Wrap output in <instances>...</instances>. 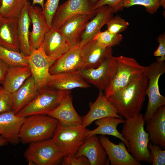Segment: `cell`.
<instances>
[{
    "label": "cell",
    "instance_id": "f35d334b",
    "mask_svg": "<svg viewBox=\"0 0 165 165\" xmlns=\"http://www.w3.org/2000/svg\"><path fill=\"white\" fill-rule=\"evenodd\" d=\"M159 45L156 50L153 53L155 57H160L156 59L164 62L165 60V34L163 33L160 35L158 38Z\"/></svg>",
    "mask_w": 165,
    "mask_h": 165
},
{
    "label": "cell",
    "instance_id": "d590c367",
    "mask_svg": "<svg viewBox=\"0 0 165 165\" xmlns=\"http://www.w3.org/2000/svg\"><path fill=\"white\" fill-rule=\"evenodd\" d=\"M60 0H46L42 9L49 28L52 27L53 17L59 6Z\"/></svg>",
    "mask_w": 165,
    "mask_h": 165
},
{
    "label": "cell",
    "instance_id": "5b68a950",
    "mask_svg": "<svg viewBox=\"0 0 165 165\" xmlns=\"http://www.w3.org/2000/svg\"><path fill=\"white\" fill-rule=\"evenodd\" d=\"M88 130L82 124L67 126L62 125L58 121L52 138L63 157L74 156L86 139V133Z\"/></svg>",
    "mask_w": 165,
    "mask_h": 165
},
{
    "label": "cell",
    "instance_id": "44dd1931",
    "mask_svg": "<svg viewBox=\"0 0 165 165\" xmlns=\"http://www.w3.org/2000/svg\"><path fill=\"white\" fill-rule=\"evenodd\" d=\"M145 123L150 142L165 149V106L160 107Z\"/></svg>",
    "mask_w": 165,
    "mask_h": 165
},
{
    "label": "cell",
    "instance_id": "ba28073f",
    "mask_svg": "<svg viewBox=\"0 0 165 165\" xmlns=\"http://www.w3.org/2000/svg\"><path fill=\"white\" fill-rule=\"evenodd\" d=\"M24 156L29 163L36 165H54L63 157L52 138L30 143Z\"/></svg>",
    "mask_w": 165,
    "mask_h": 165
},
{
    "label": "cell",
    "instance_id": "52a82bcc",
    "mask_svg": "<svg viewBox=\"0 0 165 165\" xmlns=\"http://www.w3.org/2000/svg\"><path fill=\"white\" fill-rule=\"evenodd\" d=\"M165 72L164 61L156 59L147 66L146 73L148 83L146 94L148 97V101L146 112L143 116L145 122L152 118L160 107L165 105V97L160 94L158 84L160 77Z\"/></svg>",
    "mask_w": 165,
    "mask_h": 165
},
{
    "label": "cell",
    "instance_id": "c3c4849f",
    "mask_svg": "<svg viewBox=\"0 0 165 165\" xmlns=\"http://www.w3.org/2000/svg\"><path fill=\"white\" fill-rule=\"evenodd\" d=\"M2 87V86H1L0 85V90Z\"/></svg>",
    "mask_w": 165,
    "mask_h": 165
},
{
    "label": "cell",
    "instance_id": "277c9868",
    "mask_svg": "<svg viewBox=\"0 0 165 165\" xmlns=\"http://www.w3.org/2000/svg\"><path fill=\"white\" fill-rule=\"evenodd\" d=\"M117 67L108 86L104 90L107 98L132 82L143 73L146 72L147 66L140 65L134 58L120 56L116 57Z\"/></svg>",
    "mask_w": 165,
    "mask_h": 165
},
{
    "label": "cell",
    "instance_id": "b9f144b4",
    "mask_svg": "<svg viewBox=\"0 0 165 165\" xmlns=\"http://www.w3.org/2000/svg\"><path fill=\"white\" fill-rule=\"evenodd\" d=\"M33 5H35L36 4H38L40 5L41 8L43 9L44 4L45 0H32Z\"/></svg>",
    "mask_w": 165,
    "mask_h": 165
},
{
    "label": "cell",
    "instance_id": "1f68e13d",
    "mask_svg": "<svg viewBox=\"0 0 165 165\" xmlns=\"http://www.w3.org/2000/svg\"><path fill=\"white\" fill-rule=\"evenodd\" d=\"M123 37L120 34L112 33L107 30L99 31L93 39L95 40L101 47L105 48L119 45L122 41Z\"/></svg>",
    "mask_w": 165,
    "mask_h": 165
},
{
    "label": "cell",
    "instance_id": "4fadbf2b",
    "mask_svg": "<svg viewBox=\"0 0 165 165\" xmlns=\"http://www.w3.org/2000/svg\"><path fill=\"white\" fill-rule=\"evenodd\" d=\"M84 63L81 48L79 46L71 48L55 60L49 69L50 75L79 71L84 68Z\"/></svg>",
    "mask_w": 165,
    "mask_h": 165
},
{
    "label": "cell",
    "instance_id": "4316f807",
    "mask_svg": "<svg viewBox=\"0 0 165 165\" xmlns=\"http://www.w3.org/2000/svg\"><path fill=\"white\" fill-rule=\"evenodd\" d=\"M125 119L113 117H107L95 121V124L97 127L92 130H88L86 133V139L94 135L99 134L111 135L123 141L125 144L129 152V144L117 129V126L123 123Z\"/></svg>",
    "mask_w": 165,
    "mask_h": 165
},
{
    "label": "cell",
    "instance_id": "7402d4cb",
    "mask_svg": "<svg viewBox=\"0 0 165 165\" xmlns=\"http://www.w3.org/2000/svg\"><path fill=\"white\" fill-rule=\"evenodd\" d=\"M40 89L31 75L12 94V111L16 114L37 96Z\"/></svg>",
    "mask_w": 165,
    "mask_h": 165
},
{
    "label": "cell",
    "instance_id": "5bb4252c",
    "mask_svg": "<svg viewBox=\"0 0 165 165\" xmlns=\"http://www.w3.org/2000/svg\"><path fill=\"white\" fill-rule=\"evenodd\" d=\"M90 86L79 70L50 75L46 84V87L58 90H70Z\"/></svg>",
    "mask_w": 165,
    "mask_h": 165
},
{
    "label": "cell",
    "instance_id": "836d02e7",
    "mask_svg": "<svg viewBox=\"0 0 165 165\" xmlns=\"http://www.w3.org/2000/svg\"><path fill=\"white\" fill-rule=\"evenodd\" d=\"M106 24L107 30L110 32L114 34H119L126 29L129 23L120 16L116 15L113 16Z\"/></svg>",
    "mask_w": 165,
    "mask_h": 165
},
{
    "label": "cell",
    "instance_id": "30bf717a",
    "mask_svg": "<svg viewBox=\"0 0 165 165\" xmlns=\"http://www.w3.org/2000/svg\"><path fill=\"white\" fill-rule=\"evenodd\" d=\"M26 59L32 75L40 89L46 87V82L50 75V68L56 59L46 54L42 44L30 54L26 56Z\"/></svg>",
    "mask_w": 165,
    "mask_h": 165
},
{
    "label": "cell",
    "instance_id": "83f0119b",
    "mask_svg": "<svg viewBox=\"0 0 165 165\" xmlns=\"http://www.w3.org/2000/svg\"><path fill=\"white\" fill-rule=\"evenodd\" d=\"M31 3L28 1L25 4L18 18V32L20 52L27 56L32 51L29 41V27L31 23L28 14Z\"/></svg>",
    "mask_w": 165,
    "mask_h": 165
},
{
    "label": "cell",
    "instance_id": "d6986e66",
    "mask_svg": "<svg viewBox=\"0 0 165 165\" xmlns=\"http://www.w3.org/2000/svg\"><path fill=\"white\" fill-rule=\"evenodd\" d=\"M107 117L123 118L117 113L104 93L100 91L95 101L90 104L89 112L82 119V124L86 127L94 121Z\"/></svg>",
    "mask_w": 165,
    "mask_h": 165
},
{
    "label": "cell",
    "instance_id": "e0dca14e",
    "mask_svg": "<svg viewBox=\"0 0 165 165\" xmlns=\"http://www.w3.org/2000/svg\"><path fill=\"white\" fill-rule=\"evenodd\" d=\"M96 9L95 17L87 23L80 37L78 46L80 48L93 40L101 28L113 16V9L107 5Z\"/></svg>",
    "mask_w": 165,
    "mask_h": 165
},
{
    "label": "cell",
    "instance_id": "9c48e42d",
    "mask_svg": "<svg viewBox=\"0 0 165 165\" xmlns=\"http://www.w3.org/2000/svg\"><path fill=\"white\" fill-rule=\"evenodd\" d=\"M116 67L115 57L112 55L105 59L96 68H82L79 71L87 82L102 91L110 84Z\"/></svg>",
    "mask_w": 165,
    "mask_h": 165
},
{
    "label": "cell",
    "instance_id": "6da1fadb",
    "mask_svg": "<svg viewBox=\"0 0 165 165\" xmlns=\"http://www.w3.org/2000/svg\"><path fill=\"white\" fill-rule=\"evenodd\" d=\"M148 83L146 72L142 73L125 88L107 98L119 115L126 119L141 113Z\"/></svg>",
    "mask_w": 165,
    "mask_h": 165
},
{
    "label": "cell",
    "instance_id": "7a4b0ae2",
    "mask_svg": "<svg viewBox=\"0 0 165 165\" xmlns=\"http://www.w3.org/2000/svg\"><path fill=\"white\" fill-rule=\"evenodd\" d=\"M140 113L126 119L123 123L122 134L129 144V152L139 162L151 163L152 157L148 147V134L144 129L145 122Z\"/></svg>",
    "mask_w": 165,
    "mask_h": 165
},
{
    "label": "cell",
    "instance_id": "8d00e7d4",
    "mask_svg": "<svg viewBox=\"0 0 165 165\" xmlns=\"http://www.w3.org/2000/svg\"><path fill=\"white\" fill-rule=\"evenodd\" d=\"M12 94L2 87L0 90V114L12 111Z\"/></svg>",
    "mask_w": 165,
    "mask_h": 165
},
{
    "label": "cell",
    "instance_id": "d6a6232c",
    "mask_svg": "<svg viewBox=\"0 0 165 165\" xmlns=\"http://www.w3.org/2000/svg\"><path fill=\"white\" fill-rule=\"evenodd\" d=\"M136 5L145 7L146 11L150 14L155 13L160 7L159 0H123L119 6L118 12L124 8Z\"/></svg>",
    "mask_w": 165,
    "mask_h": 165
},
{
    "label": "cell",
    "instance_id": "60d3db41",
    "mask_svg": "<svg viewBox=\"0 0 165 165\" xmlns=\"http://www.w3.org/2000/svg\"><path fill=\"white\" fill-rule=\"evenodd\" d=\"M9 66L0 58V84H2Z\"/></svg>",
    "mask_w": 165,
    "mask_h": 165
},
{
    "label": "cell",
    "instance_id": "2e32d148",
    "mask_svg": "<svg viewBox=\"0 0 165 165\" xmlns=\"http://www.w3.org/2000/svg\"><path fill=\"white\" fill-rule=\"evenodd\" d=\"M28 14L32 25L31 31L29 32V41L32 51L41 46L45 35L49 28L41 8L30 4Z\"/></svg>",
    "mask_w": 165,
    "mask_h": 165
},
{
    "label": "cell",
    "instance_id": "f6af8a7d",
    "mask_svg": "<svg viewBox=\"0 0 165 165\" xmlns=\"http://www.w3.org/2000/svg\"><path fill=\"white\" fill-rule=\"evenodd\" d=\"M90 3L93 5H94L99 0H89Z\"/></svg>",
    "mask_w": 165,
    "mask_h": 165
},
{
    "label": "cell",
    "instance_id": "d4e9b609",
    "mask_svg": "<svg viewBox=\"0 0 165 165\" xmlns=\"http://www.w3.org/2000/svg\"><path fill=\"white\" fill-rule=\"evenodd\" d=\"M61 124L67 126L81 124L82 120L74 108L70 93L66 94L59 105L48 115Z\"/></svg>",
    "mask_w": 165,
    "mask_h": 165
},
{
    "label": "cell",
    "instance_id": "f546056e",
    "mask_svg": "<svg viewBox=\"0 0 165 165\" xmlns=\"http://www.w3.org/2000/svg\"><path fill=\"white\" fill-rule=\"evenodd\" d=\"M28 0H1L0 14L3 18H18Z\"/></svg>",
    "mask_w": 165,
    "mask_h": 165
},
{
    "label": "cell",
    "instance_id": "e575fe53",
    "mask_svg": "<svg viewBox=\"0 0 165 165\" xmlns=\"http://www.w3.org/2000/svg\"><path fill=\"white\" fill-rule=\"evenodd\" d=\"M148 147L152 157V165H165V150L159 145L149 142Z\"/></svg>",
    "mask_w": 165,
    "mask_h": 165
},
{
    "label": "cell",
    "instance_id": "bcb514c9",
    "mask_svg": "<svg viewBox=\"0 0 165 165\" xmlns=\"http://www.w3.org/2000/svg\"><path fill=\"white\" fill-rule=\"evenodd\" d=\"M3 18L2 16L0 14V20H2Z\"/></svg>",
    "mask_w": 165,
    "mask_h": 165
},
{
    "label": "cell",
    "instance_id": "7bdbcfd3",
    "mask_svg": "<svg viewBox=\"0 0 165 165\" xmlns=\"http://www.w3.org/2000/svg\"><path fill=\"white\" fill-rule=\"evenodd\" d=\"M8 143L7 140L0 136V146L5 145Z\"/></svg>",
    "mask_w": 165,
    "mask_h": 165
},
{
    "label": "cell",
    "instance_id": "74e56055",
    "mask_svg": "<svg viewBox=\"0 0 165 165\" xmlns=\"http://www.w3.org/2000/svg\"><path fill=\"white\" fill-rule=\"evenodd\" d=\"M62 159L63 165H90L88 160L84 156L77 158L67 156L63 157Z\"/></svg>",
    "mask_w": 165,
    "mask_h": 165
},
{
    "label": "cell",
    "instance_id": "ab89813d",
    "mask_svg": "<svg viewBox=\"0 0 165 165\" xmlns=\"http://www.w3.org/2000/svg\"><path fill=\"white\" fill-rule=\"evenodd\" d=\"M123 0H99L93 5V8L96 9L101 6L107 5L113 9L114 13L118 12L119 6Z\"/></svg>",
    "mask_w": 165,
    "mask_h": 165
},
{
    "label": "cell",
    "instance_id": "9a60e30c",
    "mask_svg": "<svg viewBox=\"0 0 165 165\" xmlns=\"http://www.w3.org/2000/svg\"><path fill=\"white\" fill-rule=\"evenodd\" d=\"M99 138L111 165H141L129 153L123 141L116 144L105 135H100Z\"/></svg>",
    "mask_w": 165,
    "mask_h": 165
},
{
    "label": "cell",
    "instance_id": "7c38bea8",
    "mask_svg": "<svg viewBox=\"0 0 165 165\" xmlns=\"http://www.w3.org/2000/svg\"><path fill=\"white\" fill-rule=\"evenodd\" d=\"M86 157L90 165H108L109 160L107 154L96 135L86 139L74 156Z\"/></svg>",
    "mask_w": 165,
    "mask_h": 165
},
{
    "label": "cell",
    "instance_id": "ac0fdd59",
    "mask_svg": "<svg viewBox=\"0 0 165 165\" xmlns=\"http://www.w3.org/2000/svg\"><path fill=\"white\" fill-rule=\"evenodd\" d=\"M42 44L46 54L55 59L71 48L70 44L59 29L52 26L46 32Z\"/></svg>",
    "mask_w": 165,
    "mask_h": 165
},
{
    "label": "cell",
    "instance_id": "ffe728a7",
    "mask_svg": "<svg viewBox=\"0 0 165 165\" xmlns=\"http://www.w3.org/2000/svg\"><path fill=\"white\" fill-rule=\"evenodd\" d=\"M95 15L83 14L74 16L67 20L60 28V31L71 48L78 46L80 37L87 24Z\"/></svg>",
    "mask_w": 165,
    "mask_h": 165
},
{
    "label": "cell",
    "instance_id": "8992f818",
    "mask_svg": "<svg viewBox=\"0 0 165 165\" xmlns=\"http://www.w3.org/2000/svg\"><path fill=\"white\" fill-rule=\"evenodd\" d=\"M70 92V90H58L44 87L40 90L35 97L16 115L24 117L34 115H48Z\"/></svg>",
    "mask_w": 165,
    "mask_h": 165
},
{
    "label": "cell",
    "instance_id": "484cf974",
    "mask_svg": "<svg viewBox=\"0 0 165 165\" xmlns=\"http://www.w3.org/2000/svg\"><path fill=\"white\" fill-rule=\"evenodd\" d=\"M18 18H3L0 20V46L20 52Z\"/></svg>",
    "mask_w": 165,
    "mask_h": 165
},
{
    "label": "cell",
    "instance_id": "7dc6e473",
    "mask_svg": "<svg viewBox=\"0 0 165 165\" xmlns=\"http://www.w3.org/2000/svg\"><path fill=\"white\" fill-rule=\"evenodd\" d=\"M1 5V0H0V7Z\"/></svg>",
    "mask_w": 165,
    "mask_h": 165
},
{
    "label": "cell",
    "instance_id": "ee69618b",
    "mask_svg": "<svg viewBox=\"0 0 165 165\" xmlns=\"http://www.w3.org/2000/svg\"><path fill=\"white\" fill-rule=\"evenodd\" d=\"M160 6H161L163 8H165V0H159Z\"/></svg>",
    "mask_w": 165,
    "mask_h": 165
},
{
    "label": "cell",
    "instance_id": "cb8c5ba5",
    "mask_svg": "<svg viewBox=\"0 0 165 165\" xmlns=\"http://www.w3.org/2000/svg\"><path fill=\"white\" fill-rule=\"evenodd\" d=\"M81 48L84 63L83 68H96L105 59L112 55L111 47L103 48L98 44L94 39Z\"/></svg>",
    "mask_w": 165,
    "mask_h": 165
},
{
    "label": "cell",
    "instance_id": "4dcf8cb0",
    "mask_svg": "<svg viewBox=\"0 0 165 165\" xmlns=\"http://www.w3.org/2000/svg\"><path fill=\"white\" fill-rule=\"evenodd\" d=\"M0 58L10 66H28L26 56L20 52L0 46Z\"/></svg>",
    "mask_w": 165,
    "mask_h": 165
},
{
    "label": "cell",
    "instance_id": "3957f363",
    "mask_svg": "<svg viewBox=\"0 0 165 165\" xmlns=\"http://www.w3.org/2000/svg\"><path fill=\"white\" fill-rule=\"evenodd\" d=\"M58 121L49 116L34 115L25 117L18 135L24 144L40 141L52 138Z\"/></svg>",
    "mask_w": 165,
    "mask_h": 165
},
{
    "label": "cell",
    "instance_id": "f1b7e54d",
    "mask_svg": "<svg viewBox=\"0 0 165 165\" xmlns=\"http://www.w3.org/2000/svg\"><path fill=\"white\" fill-rule=\"evenodd\" d=\"M32 75L28 66H9L2 84L3 88L13 93Z\"/></svg>",
    "mask_w": 165,
    "mask_h": 165
},
{
    "label": "cell",
    "instance_id": "603a6c76",
    "mask_svg": "<svg viewBox=\"0 0 165 165\" xmlns=\"http://www.w3.org/2000/svg\"><path fill=\"white\" fill-rule=\"evenodd\" d=\"M25 117L18 116L13 111L0 114V136L9 142L16 144L20 141L18 135Z\"/></svg>",
    "mask_w": 165,
    "mask_h": 165
},
{
    "label": "cell",
    "instance_id": "8fae6325",
    "mask_svg": "<svg viewBox=\"0 0 165 165\" xmlns=\"http://www.w3.org/2000/svg\"><path fill=\"white\" fill-rule=\"evenodd\" d=\"M96 12L89 0H67L58 6L53 17L52 26L59 29L67 20L74 16L83 14L95 15Z\"/></svg>",
    "mask_w": 165,
    "mask_h": 165
}]
</instances>
